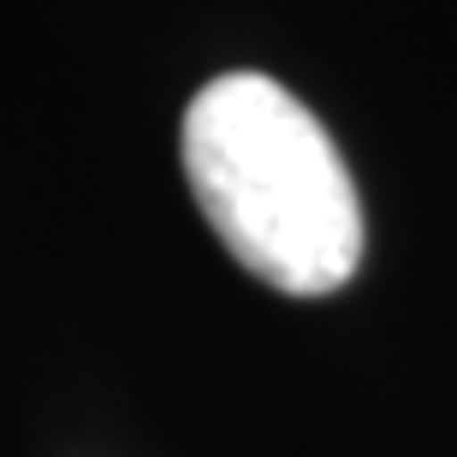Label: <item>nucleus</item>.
I'll return each mask as SVG.
<instances>
[{
  "instance_id": "f257e3e1",
  "label": "nucleus",
  "mask_w": 457,
  "mask_h": 457,
  "mask_svg": "<svg viewBox=\"0 0 457 457\" xmlns=\"http://www.w3.org/2000/svg\"><path fill=\"white\" fill-rule=\"evenodd\" d=\"M185 179L232 262L286 291L327 297L362 262V203L333 137L279 78L226 71L185 107Z\"/></svg>"
}]
</instances>
